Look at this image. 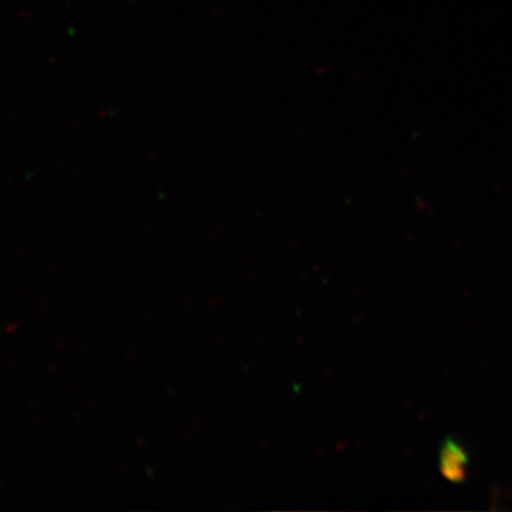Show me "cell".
<instances>
[{
    "label": "cell",
    "mask_w": 512,
    "mask_h": 512,
    "mask_svg": "<svg viewBox=\"0 0 512 512\" xmlns=\"http://www.w3.org/2000/svg\"><path fill=\"white\" fill-rule=\"evenodd\" d=\"M468 464L470 460L466 448L456 440L444 441L439 456L441 476L451 483H463L468 476Z\"/></svg>",
    "instance_id": "6da1fadb"
}]
</instances>
